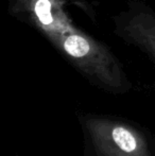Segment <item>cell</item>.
I'll return each mask as SVG.
<instances>
[{
	"mask_svg": "<svg viewBox=\"0 0 155 156\" xmlns=\"http://www.w3.org/2000/svg\"><path fill=\"white\" fill-rule=\"evenodd\" d=\"M27 1L28 0H12L13 4H14V11L15 12H17V10H18V9L20 8L23 3H26ZM58 1H62V0H58Z\"/></svg>",
	"mask_w": 155,
	"mask_h": 156,
	"instance_id": "cell-4",
	"label": "cell"
},
{
	"mask_svg": "<svg viewBox=\"0 0 155 156\" xmlns=\"http://www.w3.org/2000/svg\"><path fill=\"white\" fill-rule=\"evenodd\" d=\"M46 36L68 62L95 84L115 93L130 88V83L110 48L80 31L70 21Z\"/></svg>",
	"mask_w": 155,
	"mask_h": 156,
	"instance_id": "cell-1",
	"label": "cell"
},
{
	"mask_svg": "<svg viewBox=\"0 0 155 156\" xmlns=\"http://www.w3.org/2000/svg\"><path fill=\"white\" fill-rule=\"evenodd\" d=\"M116 33L139 47L155 63V13L141 2H131L129 10L115 18Z\"/></svg>",
	"mask_w": 155,
	"mask_h": 156,
	"instance_id": "cell-3",
	"label": "cell"
},
{
	"mask_svg": "<svg viewBox=\"0 0 155 156\" xmlns=\"http://www.w3.org/2000/svg\"><path fill=\"white\" fill-rule=\"evenodd\" d=\"M87 126L100 156H152L145 135L133 125L97 119Z\"/></svg>",
	"mask_w": 155,
	"mask_h": 156,
	"instance_id": "cell-2",
	"label": "cell"
}]
</instances>
